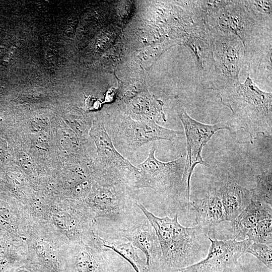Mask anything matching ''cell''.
I'll return each mask as SVG.
<instances>
[{"mask_svg":"<svg viewBox=\"0 0 272 272\" xmlns=\"http://www.w3.org/2000/svg\"><path fill=\"white\" fill-rule=\"evenodd\" d=\"M137 205L157 235L161 251L159 272H175L206 257L210 244L203 228L181 225L177 213L173 218L157 217L148 211L140 199Z\"/></svg>","mask_w":272,"mask_h":272,"instance_id":"cell-1","label":"cell"},{"mask_svg":"<svg viewBox=\"0 0 272 272\" xmlns=\"http://www.w3.org/2000/svg\"><path fill=\"white\" fill-rule=\"evenodd\" d=\"M223 105L230 109L232 119L230 131L241 129L246 132L253 144L261 134L272 135V94L261 90L249 77L243 83L217 91Z\"/></svg>","mask_w":272,"mask_h":272,"instance_id":"cell-2","label":"cell"},{"mask_svg":"<svg viewBox=\"0 0 272 272\" xmlns=\"http://www.w3.org/2000/svg\"><path fill=\"white\" fill-rule=\"evenodd\" d=\"M136 190L111 176L96 175L90 191L84 199L96 219L105 217L119 229L128 228L146 218L137 205Z\"/></svg>","mask_w":272,"mask_h":272,"instance_id":"cell-3","label":"cell"},{"mask_svg":"<svg viewBox=\"0 0 272 272\" xmlns=\"http://www.w3.org/2000/svg\"><path fill=\"white\" fill-rule=\"evenodd\" d=\"M25 242L28 261L46 272H65L70 244L49 223L31 221Z\"/></svg>","mask_w":272,"mask_h":272,"instance_id":"cell-4","label":"cell"},{"mask_svg":"<svg viewBox=\"0 0 272 272\" xmlns=\"http://www.w3.org/2000/svg\"><path fill=\"white\" fill-rule=\"evenodd\" d=\"M69 244L95 241L96 219L83 200H56L48 222Z\"/></svg>","mask_w":272,"mask_h":272,"instance_id":"cell-5","label":"cell"},{"mask_svg":"<svg viewBox=\"0 0 272 272\" xmlns=\"http://www.w3.org/2000/svg\"><path fill=\"white\" fill-rule=\"evenodd\" d=\"M152 149L147 159L137 167L139 175L134 189L149 188L168 196L178 195L183 191L182 179L185 159L181 156L175 160L162 162L155 156Z\"/></svg>","mask_w":272,"mask_h":272,"instance_id":"cell-6","label":"cell"},{"mask_svg":"<svg viewBox=\"0 0 272 272\" xmlns=\"http://www.w3.org/2000/svg\"><path fill=\"white\" fill-rule=\"evenodd\" d=\"M214 34L231 35L238 37L244 46L266 30L250 14L243 1H229L206 19Z\"/></svg>","mask_w":272,"mask_h":272,"instance_id":"cell-7","label":"cell"},{"mask_svg":"<svg viewBox=\"0 0 272 272\" xmlns=\"http://www.w3.org/2000/svg\"><path fill=\"white\" fill-rule=\"evenodd\" d=\"M179 117L183 126L187 143V155L182 179L183 190L185 191L188 205L190 202L191 178L197 165L210 167L203 160L201 151L203 147L210 141L218 131L227 129L230 131L228 123L219 122L207 124L199 122L190 116L185 109L179 114Z\"/></svg>","mask_w":272,"mask_h":272,"instance_id":"cell-8","label":"cell"},{"mask_svg":"<svg viewBox=\"0 0 272 272\" xmlns=\"http://www.w3.org/2000/svg\"><path fill=\"white\" fill-rule=\"evenodd\" d=\"M215 76L209 89L218 91L240 83L244 47L242 41L231 35L214 34Z\"/></svg>","mask_w":272,"mask_h":272,"instance_id":"cell-9","label":"cell"},{"mask_svg":"<svg viewBox=\"0 0 272 272\" xmlns=\"http://www.w3.org/2000/svg\"><path fill=\"white\" fill-rule=\"evenodd\" d=\"M92 135L102 164V169L96 173L120 179L134 189L139 175V168L133 165L116 150L103 120H99L94 123Z\"/></svg>","mask_w":272,"mask_h":272,"instance_id":"cell-10","label":"cell"},{"mask_svg":"<svg viewBox=\"0 0 272 272\" xmlns=\"http://www.w3.org/2000/svg\"><path fill=\"white\" fill-rule=\"evenodd\" d=\"M207 237L210 244L206 257L175 272H231L252 242L247 238L242 240L213 239L208 234Z\"/></svg>","mask_w":272,"mask_h":272,"instance_id":"cell-11","label":"cell"},{"mask_svg":"<svg viewBox=\"0 0 272 272\" xmlns=\"http://www.w3.org/2000/svg\"><path fill=\"white\" fill-rule=\"evenodd\" d=\"M181 44L191 53L197 77L209 88L215 76L214 35L206 21H195Z\"/></svg>","mask_w":272,"mask_h":272,"instance_id":"cell-12","label":"cell"},{"mask_svg":"<svg viewBox=\"0 0 272 272\" xmlns=\"http://www.w3.org/2000/svg\"><path fill=\"white\" fill-rule=\"evenodd\" d=\"M114 124L117 138L132 152L150 142L172 141L182 133L180 131L162 127L154 121L133 119L127 114Z\"/></svg>","mask_w":272,"mask_h":272,"instance_id":"cell-13","label":"cell"},{"mask_svg":"<svg viewBox=\"0 0 272 272\" xmlns=\"http://www.w3.org/2000/svg\"><path fill=\"white\" fill-rule=\"evenodd\" d=\"M110 252L102 248L101 237L96 241L70 244L65 272H116Z\"/></svg>","mask_w":272,"mask_h":272,"instance_id":"cell-14","label":"cell"},{"mask_svg":"<svg viewBox=\"0 0 272 272\" xmlns=\"http://www.w3.org/2000/svg\"><path fill=\"white\" fill-rule=\"evenodd\" d=\"M243 66L255 82L268 84L272 80V30H266L244 46Z\"/></svg>","mask_w":272,"mask_h":272,"instance_id":"cell-15","label":"cell"},{"mask_svg":"<svg viewBox=\"0 0 272 272\" xmlns=\"http://www.w3.org/2000/svg\"><path fill=\"white\" fill-rule=\"evenodd\" d=\"M123 238L145 255L148 272H159L161 251L156 233L147 218L132 226L119 229Z\"/></svg>","mask_w":272,"mask_h":272,"instance_id":"cell-16","label":"cell"},{"mask_svg":"<svg viewBox=\"0 0 272 272\" xmlns=\"http://www.w3.org/2000/svg\"><path fill=\"white\" fill-rule=\"evenodd\" d=\"M31 220L26 206L19 200L10 202L0 199V232L25 242Z\"/></svg>","mask_w":272,"mask_h":272,"instance_id":"cell-17","label":"cell"},{"mask_svg":"<svg viewBox=\"0 0 272 272\" xmlns=\"http://www.w3.org/2000/svg\"><path fill=\"white\" fill-rule=\"evenodd\" d=\"M190 204L195 211V227L209 228L226 221L220 194L215 188H210L205 197L190 201Z\"/></svg>","mask_w":272,"mask_h":272,"instance_id":"cell-18","label":"cell"},{"mask_svg":"<svg viewBox=\"0 0 272 272\" xmlns=\"http://www.w3.org/2000/svg\"><path fill=\"white\" fill-rule=\"evenodd\" d=\"M272 218V206L251 200L246 208L231 222L233 239L244 240L248 231L259 222Z\"/></svg>","mask_w":272,"mask_h":272,"instance_id":"cell-19","label":"cell"},{"mask_svg":"<svg viewBox=\"0 0 272 272\" xmlns=\"http://www.w3.org/2000/svg\"><path fill=\"white\" fill-rule=\"evenodd\" d=\"M127 114L135 120L166 122L163 102L149 93L141 94L126 102Z\"/></svg>","mask_w":272,"mask_h":272,"instance_id":"cell-20","label":"cell"},{"mask_svg":"<svg viewBox=\"0 0 272 272\" xmlns=\"http://www.w3.org/2000/svg\"><path fill=\"white\" fill-rule=\"evenodd\" d=\"M225 212L226 221L235 219L249 204L251 200L250 189L235 181H228L218 189Z\"/></svg>","mask_w":272,"mask_h":272,"instance_id":"cell-21","label":"cell"},{"mask_svg":"<svg viewBox=\"0 0 272 272\" xmlns=\"http://www.w3.org/2000/svg\"><path fill=\"white\" fill-rule=\"evenodd\" d=\"M25 242L0 233V272H10L28 261Z\"/></svg>","mask_w":272,"mask_h":272,"instance_id":"cell-22","label":"cell"},{"mask_svg":"<svg viewBox=\"0 0 272 272\" xmlns=\"http://www.w3.org/2000/svg\"><path fill=\"white\" fill-rule=\"evenodd\" d=\"M102 248L119 254L132 267L135 272H148L146 261L139 255L138 249L126 239L109 240L102 238Z\"/></svg>","mask_w":272,"mask_h":272,"instance_id":"cell-23","label":"cell"},{"mask_svg":"<svg viewBox=\"0 0 272 272\" xmlns=\"http://www.w3.org/2000/svg\"><path fill=\"white\" fill-rule=\"evenodd\" d=\"M56 200L44 194L31 196L25 205L31 221L48 222Z\"/></svg>","mask_w":272,"mask_h":272,"instance_id":"cell-24","label":"cell"},{"mask_svg":"<svg viewBox=\"0 0 272 272\" xmlns=\"http://www.w3.org/2000/svg\"><path fill=\"white\" fill-rule=\"evenodd\" d=\"M251 200L272 206V174L269 168L256 177L255 186L250 189Z\"/></svg>","mask_w":272,"mask_h":272,"instance_id":"cell-25","label":"cell"},{"mask_svg":"<svg viewBox=\"0 0 272 272\" xmlns=\"http://www.w3.org/2000/svg\"><path fill=\"white\" fill-rule=\"evenodd\" d=\"M250 14L262 26L272 29V1H243Z\"/></svg>","mask_w":272,"mask_h":272,"instance_id":"cell-26","label":"cell"},{"mask_svg":"<svg viewBox=\"0 0 272 272\" xmlns=\"http://www.w3.org/2000/svg\"><path fill=\"white\" fill-rule=\"evenodd\" d=\"M271 219L264 220L250 229L246 234L247 239L253 242L272 245Z\"/></svg>","mask_w":272,"mask_h":272,"instance_id":"cell-27","label":"cell"},{"mask_svg":"<svg viewBox=\"0 0 272 272\" xmlns=\"http://www.w3.org/2000/svg\"><path fill=\"white\" fill-rule=\"evenodd\" d=\"M272 246L252 242L246 250V253L252 254L269 269H272Z\"/></svg>","mask_w":272,"mask_h":272,"instance_id":"cell-28","label":"cell"},{"mask_svg":"<svg viewBox=\"0 0 272 272\" xmlns=\"http://www.w3.org/2000/svg\"><path fill=\"white\" fill-rule=\"evenodd\" d=\"M10 272H46L40 266L29 261L14 268Z\"/></svg>","mask_w":272,"mask_h":272,"instance_id":"cell-29","label":"cell"}]
</instances>
